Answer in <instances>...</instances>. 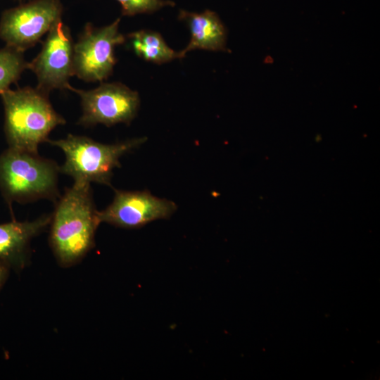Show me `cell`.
I'll list each match as a JSON object with an SVG mask.
<instances>
[{"label":"cell","instance_id":"cell-7","mask_svg":"<svg viewBox=\"0 0 380 380\" xmlns=\"http://www.w3.org/2000/svg\"><path fill=\"white\" fill-rule=\"evenodd\" d=\"M68 89L80 98L82 113L77 124L84 127L129 124L136 117L140 105L138 92L120 82H102L90 90L69 85Z\"/></svg>","mask_w":380,"mask_h":380},{"label":"cell","instance_id":"cell-6","mask_svg":"<svg viewBox=\"0 0 380 380\" xmlns=\"http://www.w3.org/2000/svg\"><path fill=\"white\" fill-rule=\"evenodd\" d=\"M62 12L60 0H33L7 9L0 19V38L24 52L61 20Z\"/></svg>","mask_w":380,"mask_h":380},{"label":"cell","instance_id":"cell-11","mask_svg":"<svg viewBox=\"0 0 380 380\" xmlns=\"http://www.w3.org/2000/svg\"><path fill=\"white\" fill-rule=\"evenodd\" d=\"M178 18L191 32L188 45L179 51L182 58L195 49L225 51L227 30L217 13L210 10L199 13L180 10Z\"/></svg>","mask_w":380,"mask_h":380},{"label":"cell","instance_id":"cell-4","mask_svg":"<svg viewBox=\"0 0 380 380\" xmlns=\"http://www.w3.org/2000/svg\"><path fill=\"white\" fill-rule=\"evenodd\" d=\"M146 137L116 144H101L84 136L69 134L65 139L46 141L60 148L65 162L60 172L70 176L74 182H96L111 186L113 169L120 167V158L144 143Z\"/></svg>","mask_w":380,"mask_h":380},{"label":"cell","instance_id":"cell-8","mask_svg":"<svg viewBox=\"0 0 380 380\" xmlns=\"http://www.w3.org/2000/svg\"><path fill=\"white\" fill-rule=\"evenodd\" d=\"M74 42L69 27L58 21L47 33L41 51L27 68L36 75L37 87L49 94L68 89L74 75Z\"/></svg>","mask_w":380,"mask_h":380},{"label":"cell","instance_id":"cell-3","mask_svg":"<svg viewBox=\"0 0 380 380\" xmlns=\"http://www.w3.org/2000/svg\"><path fill=\"white\" fill-rule=\"evenodd\" d=\"M59 167L52 160L8 147L0 155V191L7 202L56 201Z\"/></svg>","mask_w":380,"mask_h":380},{"label":"cell","instance_id":"cell-2","mask_svg":"<svg viewBox=\"0 0 380 380\" xmlns=\"http://www.w3.org/2000/svg\"><path fill=\"white\" fill-rule=\"evenodd\" d=\"M49 94L37 87L8 89L1 94L4 109V132L8 147L37 153L50 132L65 124L53 108Z\"/></svg>","mask_w":380,"mask_h":380},{"label":"cell","instance_id":"cell-10","mask_svg":"<svg viewBox=\"0 0 380 380\" xmlns=\"http://www.w3.org/2000/svg\"><path fill=\"white\" fill-rule=\"evenodd\" d=\"M51 215H43L32 221H11L0 224V261L8 267L23 269L32 238L50 224Z\"/></svg>","mask_w":380,"mask_h":380},{"label":"cell","instance_id":"cell-14","mask_svg":"<svg viewBox=\"0 0 380 380\" xmlns=\"http://www.w3.org/2000/svg\"><path fill=\"white\" fill-rule=\"evenodd\" d=\"M122 8V15L132 16L140 13H152L165 6H174L169 0H116Z\"/></svg>","mask_w":380,"mask_h":380},{"label":"cell","instance_id":"cell-1","mask_svg":"<svg viewBox=\"0 0 380 380\" xmlns=\"http://www.w3.org/2000/svg\"><path fill=\"white\" fill-rule=\"evenodd\" d=\"M100 223L90 184L74 182L59 197L50 222L49 242L61 265L76 264L94 246Z\"/></svg>","mask_w":380,"mask_h":380},{"label":"cell","instance_id":"cell-9","mask_svg":"<svg viewBox=\"0 0 380 380\" xmlns=\"http://www.w3.org/2000/svg\"><path fill=\"white\" fill-rule=\"evenodd\" d=\"M176 210L174 202L156 197L148 191L115 189L112 203L104 210L98 211V217L101 223L132 229L168 218Z\"/></svg>","mask_w":380,"mask_h":380},{"label":"cell","instance_id":"cell-12","mask_svg":"<svg viewBox=\"0 0 380 380\" xmlns=\"http://www.w3.org/2000/svg\"><path fill=\"white\" fill-rule=\"evenodd\" d=\"M127 38L135 54L146 61L163 64L182 58L179 51L172 49L157 32L138 30L129 34Z\"/></svg>","mask_w":380,"mask_h":380},{"label":"cell","instance_id":"cell-13","mask_svg":"<svg viewBox=\"0 0 380 380\" xmlns=\"http://www.w3.org/2000/svg\"><path fill=\"white\" fill-rule=\"evenodd\" d=\"M23 51L6 46L0 49V95L16 82L27 68Z\"/></svg>","mask_w":380,"mask_h":380},{"label":"cell","instance_id":"cell-5","mask_svg":"<svg viewBox=\"0 0 380 380\" xmlns=\"http://www.w3.org/2000/svg\"><path fill=\"white\" fill-rule=\"evenodd\" d=\"M120 19L95 27L88 23L74 44V75L87 82H103L116 63L115 48L126 37L119 32Z\"/></svg>","mask_w":380,"mask_h":380},{"label":"cell","instance_id":"cell-15","mask_svg":"<svg viewBox=\"0 0 380 380\" xmlns=\"http://www.w3.org/2000/svg\"><path fill=\"white\" fill-rule=\"evenodd\" d=\"M8 274V267L0 261V288L4 284Z\"/></svg>","mask_w":380,"mask_h":380}]
</instances>
